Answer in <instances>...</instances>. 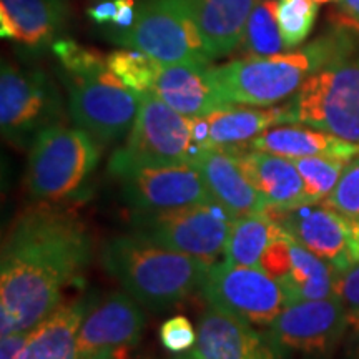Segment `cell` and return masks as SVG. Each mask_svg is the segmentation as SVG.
<instances>
[{
    "label": "cell",
    "instance_id": "6da1fadb",
    "mask_svg": "<svg viewBox=\"0 0 359 359\" xmlns=\"http://www.w3.org/2000/svg\"><path fill=\"white\" fill-rule=\"evenodd\" d=\"M83 219L58 203H39L13 222L0 259V334L32 331L62 304L92 259Z\"/></svg>",
    "mask_w": 359,
    "mask_h": 359
},
{
    "label": "cell",
    "instance_id": "7a4b0ae2",
    "mask_svg": "<svg viewBox=\"0 0 359 359\" xmlns=\"http://www.w3.org/2000/svg\"><path fill=\"white\" fill-rule=\"evenodd\" d=\"M102 264L142 306L156 313L200 291L212 266L135 231L105 243Z\"/></svg>",
    "mask_w": 359,
    "mask_h": 359
},
{
    "label": "cell",
    "instance_id": "3957f363",
    "mask_svg": "<svg viewBox=\"0 0 359 359\" xmlns=\"http://www.w3.org/2000/svg\"><path fill=\"white\" fill-rule=\"evenodd\" d=\"M346 35H327L302 50L268 57H246L208 67L215 87L230 105L269 107L296 93L326 65L351 53Z\"/></svg>",
    "mask_w": 359,
    "mask_h": 359
},
{
    "label": "cell",
    "instance_id": "277c9868",
    "mask_svg": "<svg viewBox=\"0 0 359 359\" xmlns=\"http://www.w3.org/2000/svg\"><path fill=\"white\" fill-rule=\"evenodd\" d=\"M100 143L83 128L53 123L32 142L27 168L30 195L60 203L83 191L100 160Z\"/></svg>",
    "mask_w": 359,
    "mask_h": 359
},
{
    "label": "cell",
    "instance_id": "5b68a950",
    "mask_svg": "<svg viewBox=\"0 0 359 359\" xmlns=\"http://www.w3.org/2000/svg\"><path fill=\"white\" fill-rule=\"evenodd\" d=\"M293 123L359 145V57L351 53L313 74L288 103Z\"/></svg>",
    "mask_w": 359,
    "mask_h": 359
},
{
    "label": "cell",
    "instance_id": "8992f818",
    "mask_svg": "<svg viewBox=\"0 0 359 359\" xmlns=\"http://www.w3.org/2000/svg\"><path fill=\"white\" fill-rule=\"evenodd\" d=\"M200 148L191 137V118L178 114L155 93H140V107L127 142L111 155L109 172L143 165H191Z\"/></svg>",
    "mask_w": 359,
    "mask_h": 359
},
{
    "label": "cell",
    "instance_id": "52a82bcc",
    "mask_svg": "<svg viewBox=\"0 0 359 359\" xmlns=\"http://www.w3.org/2000/svg\"><path fill=\"white\" fill-rule=\"evenodd\" d=\"M110 40L140 50L161 65L210 67L212 55L200 30L175 0H145L128 30H114Z\"/></svg>",
    "mask_w": 359,
    "mask_h": 359
},
{
    "label": "cell",
    "instance_id": "ba28073f",
    "mask_svg": "<svg viewBox=\"0 0 359 359\" xmlns=\"http://www.w3.org/2000/svg\"><path fill=\"white\" fill-rule=\"evenodd\" d=\"M233 222L235 217L217 201L132 213L135 233L208 264L224 255Z\"/></svg>",
    "mask_w": 359,
    "mask_h": 359
},
{
    "label": "cell",
    "instance_id": "9c48e42d",
    "mask_svg": "<svg viewBox=\"0 0 359 359\" xmlns=\"http://www.w3.org/2000/svg\"><path fill=\"white\" fill-rule=\"evenodd\" d=\"M62 97L57 85L40 69H22L2 62L0 70V127L2 135L17 147L58 123Z\"/></svg>",
    "mask_w": 359,
    "mask_h": 359
},
{
    "label": "cell",
    "instance_id": "30bf717a",
    "mask_svg": "<svg viewBox=\"0 0 359 359\" xmlns=\"http://www.w3.org/2000/svg\"><path fill=\"white\" fill-rule=\"evenodd\" d=\"M74 122L98 143H114L130 133L140 95L125 87L110 69L93 75H62Z\"/></svg>",
    "mask_w": 359,
    "mask_h": 359
},
{
    "label": "cell",
    "instance_id": "8fae6325",
    "mask_svg": "<svg viewBox=\"0 0 359 359\" xmlns=\"http://www.w3.org/2000/svg\"><path fill=\"white\" fill-rule=\"evenodd\" d=\"M200 291L210 306L257 327H268L290 304L280 283L262 268L228 262L208 268Z\"/></svg>",
    "mask_w": 359,
    "mask_h": 359
},
{
    "label": "cell",
    "instance_id": "7c38bea8",
    "mask_svg": "<svg viewBox=\"0 0 359 359\" xmlns=\"http://www.w3.org/2000/svg\"><path fill=\"white\" fill-rule=\"evenodd\" d=\"M145 313L132 294L109 293L90 302L77 338V359H127L140 343Z\"/></svg>",
    "mask_w": 359,
    "mask_h": 359
},
{
    "label": "cell",
    "instance_id": "4fadbf2b",
    "mask_svg": "<svg viewBox=\"0 0 359 359\" xmlns=\"http://www.w3.org/2000/svg\"><path fill=\"white\" fill-rule=\"evenodd\" d=\"M349 325L346 308L336 296L291 303L266 327L278 348L308 356L333 351Z\"/></svg>",
    "mask_w": 359,
    "mask_h": 359
},
{
    "label": "cell",
    "instance_id": "5bb4252c",
    "mask_svg": "<svg viewBox=\"0 0 359 359\" xmlns=\"http://www.w3.org/2000/svg\"><path fill=\"white\" fill-rule=\"evenodd\" d=\"M133 212H155L215 201L193 165H143L111 175Z\"/></svg>",
    "mask_w": 359,
    "mask_h": 359
},
{
    "label": "cell",
    "instance_id": "9a60e30c",
    "mask_svg": "<svg viewBox=\"0 0 359 359\" xmlns=\"http://www.w3.org/2000/svg\"><path fill=\"white\" fill-rule=\"evenodd\" d=\"M283 231L304 248L341 269L354 263L349 253V218L325 203H302L290 208L263 210Z\"/></svg>",
    "mask_w": 359,
    "mask_h": 359
},
{
    "label": "cell",
    "instance_id": "2e32d148",
    "mask_svg": "<svg viewBox=\"0 0 359 359\" xmlns=\"http://www.w3.org/2000/svg\"><path fill=\"white\" fill-rule=\"evenodd\" d=\"M196 331V359H285L266 333L213 306L201 314Z\"/></svg>",
    "mask_w": 359,
    "mask_h": 359
},
{
    "label": "cell",
    "instance_id": "e0dca14e",
    "mask_svg": "<svg viewBox=\"0 0 359 359\" xmlns=\"http://www.w3.org/2000/svg\"><path fill=\"white\" fill-rule=\"evenodd\" d=\"M191 165L198 168L213 200L235 218L259 213L266 208L263 196L246 178L233 151L200 148L193 156Z\"/></svg>",
    "mask_w": 359,
    "mask_h": 359
},
{
    "label": "cell",
    "instance_id": "ac0fdd59",
    "mask_svg": "<svg viewBox=\"0 0 359 359\" xmlns=\"http://www.w3.org/2000/svg\"><path fill=\"white\" fill-rule=\"evenodd\" d=\"M67 17V0H0V35L40 50L58 40Z\"/></svg>",
    "mask_w": 359,
    "mask_h": 359
},
{
    "label": "cell",
    "instance_id": "d6986e66",
    "mask_svg": "<svg viewBox=\"0 0 359 359\" xmlns=\"http://www.w3.org/2000/svg\"><path fill=\"white\" fill-rule=\"evenodd\" d=\"M193 20L210 55L224 57L243 42L246 24L258 0H175Z\"/></svg>",
    "mask_w": 359,
    "mask_h": 359
},
{
    "label": "cell",
    "instance_id": "ffe728a7",
    "mask_svg": "<svg viewBox=\"0 0 359 359\" xmlns=\"http://www.w3.org/2000/svg\"><path fill=\"white\" fill-rule=\"evenodd\" d=\"M151 93L178 114L196 118L230 107L208 74V67L161 65Z\"/></svg>",
    "mask_w": 359,
    "mask_h": 359
},
{
    "label": "cell",
    "instance_id": "44dd1931",
    "mask_svg": "<svg viewBox=\"0 0 359 359\" xmlns=\"http://www.w3.org/2000/svg\"><path fill=\"white\" fill-rule=\"evenodd\" d=\"M230 151L266 206L290 208L306 203L303 178L293 160L250 148Z\"/></svg>",
    "mask_w": 359,
    "mask_h": 359
},
{
    "label": "cell",
    "instance_id": "7402d4cb",
    "mask_svg": "<svg viewBox=\"0 0 359 359\" xmlns=\"http://www.w3.org/2000/svg\"><path fill=\"white\" fill-rule=\"evenodd\" d=\"M245 148L280 155L290 160L308 156H330V158L351 161L359 155V145L308 125H276L253 138Z\"/></svg>",
    "mask_w": 359,
    "mask_h": 359
},
{
    "label": "cell",
    "instance_id": "603a6c76",
    "mask_svg": "<svg viewBox=\"0 0 359 359\" xmlns=\"http://www.w3.org/2000/svg\"><path fill=\"white\" fill-rule=\"evenodd\" d=\"M88 303L83 298L62 303L30 331L19 359H77V338Z\"/></svg>",
    "mask_w": 359,
    "mask_h": 359
},
{
    "label": "cell",
    "instance_id": "cb8c5ba5",
    "mask_svg": "<svg viewBox=\"0 0 359 359\" xmlns=\"http://www.w3.org/2000/svg\"><path fill=\"white\" fill-rule=\"evenodd\" d=\"M210 122V138L206 148L240 150L266 132L281 123H293V115L288 105L273 109H246V107H226L206 115Z\"/></svg>",
    "mask_w": 359,
    "mask_h": 359
},
{
    "label": "cell",
    "instance_id": "d4e9b609",
    "mask_svg": "<svg viewBox=\"0 0 359 359\" xmlns=\"http://www.w3.org/2000/svg\"><path fill=\"white\" fill-rule=\"evenodd\" d=\"M276 281L285 290L290 304L330 298L334 294V266L290 236L288 258Z\"/></svg>",
    "mask_w": 359,
    "mask_h": 359
},
{
    "label": "cell",
    "instance_id": "484cf974",
    "mask_svg": "<svg viewBox=\"0 0 359 359\" xmlns=\"http://www.w3.org/2000/svg\"><path fill=\"white\" fill-rule=\"evenodd\" d=\"M283 230L264 212L235 218L224 248V262L259 268L263 253Z\"/></svg>",
    "mask_w": 359,
    "mask_h": 359
},
{
    "label": "cell",
    "instance_id": "4316f807",
    "mask_svg": "<svg viewBox=\"0 0 359 359\" xmlns=\"http://www.w3.org/2000/svg\"><path fill=\"white\" fill-rule=\"evenodd\" d=\"M243 47L251 57L276 55L288 50L276 17V0H258L243 35Z\"/></svg>",
    "mask_w": 359,
    "mask_h": 359
},
{
    "label": "cell",
    "instance_id": "83f0119b",
    "mask_svg": "<svg viewBox=\"0 0 359 359\" xmlns=\"http://www.w3.org/2000/svg\"><path fill=\"white\" fill-rule=\"evenodd\" d=\"M107 65L116 77L122 80L125 87H128L138 95L151 92L161 67L155 58L140 50H133V48H123V50L109 53Z\"/></svg>",
    "mask_w": 359,
    "mask_h": 359
},
{
    "label": "cell",
    "instance_id": "f1b7e54d",
    "mask_svg": "<svg viewBox=\"0 0 359 359\" xmlns=\"http://www.w3.org/2000/svg\"><path fill=\"white\" fill-rule=\"evenodd\" d=\"M293 161L303 178L306 203L325 201L334 190L336 183L348 163V161L330 158V156H308V158Z\"/></svg>",
    "mask_w": 359,
    "mask_h": 359
},
{
    "label": "cell",
    "instance_id": "f546056e",
    "mask_svg": "<svg viewBox=\"0 0 359 359\" xmlns=\"http://www.w3.org/2000/svg\"><path fill=\"white\" fill-rule=\"evenodd\" d=\"M276 17L286 48H294L311 34L318 4L314 0H276Z\"/></svg>",
    "mask_w": 359,
    "mask_h": 359
},
{
    "label": "cell",
    "instance_id": "4dcf8cb0",
    "mask_svg": "<svg viewBox=\"0 0 359 359\" xmlns=\"http://www.w3.org/2000/svg\"><path fill=\"white\" fill-rule=\"evenodd\" d=\"M52 50L60 60L64 74L83 77V75H93L109 69L107 57H103L100 52L93 50V48L74 42V40L58 39L52 43Z\"/></svg>",
    "mask_w": 359,
    "mask_h": 359
},
{
    "label": "cell",
    "instance_id": "1f68e13d",
    "mask_svg": "<svg viewBox=\"0 0 359 359\" xmlns=\"http://www.w3.org/2000/svg\"><path fill=\"white\" fill-rule=\"evenodd\" d=\"M321 203L349 219H359V155L348 161L334 190Z\"/></svg>",
    "mask_w": 359,
    "mask_h": 359
},
{
    "label": "cell",
    "instance_id": "d6a6232c",
    "mask_svg": "<svg viewBox=\"0 0 359 359\" xmlns=\"http://www.w3.org/2000/svg\"><path fill=\"white\" fill-rule=\"evenodd\" d=\"M196 339H198V331L193 327L191 321L182 314L170 318L160 327V341L170 353L182 354L191 351Z\"/></svg>",
    "mask_w": 359,
    "mask_h": 359
},
{
    "label": "cell",
    "instance_id": "836d02e7",
    "mask_svg": "<svg viewBox=\"0 0 359 359\" xmlns=\"http://www.w3.org/2000/svg\"><path fill=\"white\" fill-rule=\"evenodd\" d=\"M334 296L346 308L349 325L359 320V262L334 269Z\"/></svg>",
    "mask_w": 359,
    "mask_h": 359
},
{
    "label": "cell",
    "instance_id": "e575fe53",
    "mask_svg": "<svg viewBox=\"0 0 359 359\" xmlns=\"http://www.w3.org/2000/svg\"><path fill=\"white\" fill-rule=\"evenodd\" d=\"M29 336L30 331H19V333L4 336L0 343V359H19Z\"/></svg>",
    "mask_w": 359,
    "mask_h": 359
},
{
    "label": "cell",
    "instance_id": "d590c367",
    "mask_svg": "<svg viewBox=\"0 0 359 359\" xmlns=\"http://www.w3.org/2000/svg\"><path fill=\"white\" fill-rule=\"evenodd\" d=\"M87 13L97 25H111L118 13V0H103L90 7Z\"/></svg>",
    "mask_w": 359,
    "mask_h": 359
},
{
    "label": "cell",
    "instance_id": "8d00e7d4",
    "mask_svg": "<svg viewBox=\"0 0 359 359\" xmlns=\"http://www.w3.org/2000/svg\"><path fill=\"white\" fill-rule=\"evenodd\" d=\"M338 20L359 32V0H338Z\"/></svg>",
    "mask_w": 359,
    "mask_h": 359
},
{
    "label": "cell",
    "instance_id": "74e56055",
    "mask_svg": "<svg viewBox=\"0 0 359 359\" xmlns=\"http://www.w3.org/2000/svg\"><path fill=\"white\" fill-rule=\"evenodd\" d=\"M135 19H137L135 0H118V13H116L111 27L122 32V30H128L135 24Z\"/></svg>",
    "mask_w": 359,
    "mask_h": 359
},
{
    "label": "cell",
    "instance_id": "f35d334b",
    "mask_svg": "<svg viewBox=\"0 0 359 359\" xmlns=\"http://www.w3.org/2000/svg\"><path fill=\"white\" fill-rule=\"evenodd\" d=\"M349 253L353 262H359V219H349Z\"/></svg>",
    "mask_w": 359,
    "mask_h": 359
},
{
    "label": "cell",
    "instance_id": "ab89813d",
    "mask_svg": "<svg viewBox=\"0 0 359 359\" xmlns=\"http://www.w3.org/2000/svg\"><path fill=\"white\" fill-rule=\"evenodd\" d=\"M173 359H196V356H195V354H193V351H188V353L178 354V356L173 358Z\"/></svg>",
    "mask_w": 359,
    "mask_h": 359
},
{
    "label": "cell",
    "instance_id": "60d3db41",
    "mask_svg": "<svg viewBox=\"0 0 359 359\" xmlns=\"http://www.w3.org/2000/svg\"><path fill=\"white\" fill-rule=\"evenodd\" d=\"M316 4H327V2H338V0H314Z\"/></svg>",
    "mask_w": 359,
    "mask_h": 359
},
{
    "label": "cell",
    "instance_id": "b9f144b4",
    "mask_svg": "<svg viewBox=\"0 0 359 359\" xmlns=\"http://www.w3.org/2000/svg\"><path fill=\"white\" fill-rule=\"evenodd\" d=\"M351 325H353L354 327H358V330H359V320H354V321L351 323Z\"/></svg>",
    "mask_w": 359,
    "mask_h": 359
}]
</instances>
